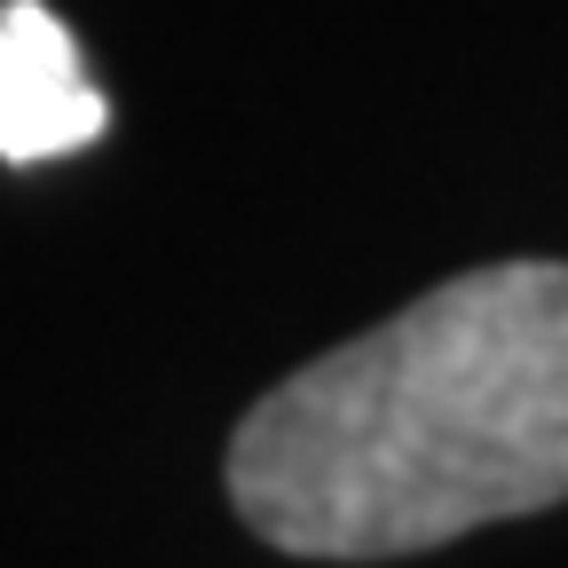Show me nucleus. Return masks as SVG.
Returning a JSON list of instances; mask_svg holds the SVG:
<instances>
[{
	"label": "nucleus",
	"instance_id": "f03ea898",
	"mask_svg": "<svg viewBox=\"0 0 568 568\" xmlns=\"http://www.w3.org/2000/svg\"><path fill=\"white\" fill-rule=\"evenodd\" d=\"M111 126V103L88 88L80 48L40 0H0V159L40 166L95 142Z\"/></svg>",
	"mask_w": 568,
	"mask_h": 568
},
{
	"label": "nucleus",
	"instance_id": "f257e3e1",
	"mask_svg": "<svg viewBox=\"0 0 568 568\" xmlns=\"http://www.w3.org/2000/svg\"><path fill=\"white\" fill-rule=\"evenodd\" d=\"M230 506L293 560L568 506V261L466 268L268 387L230 435Z\"/></svg>",
	"mask_w": 568,
	"mask_h": 568
}]
</instances>
